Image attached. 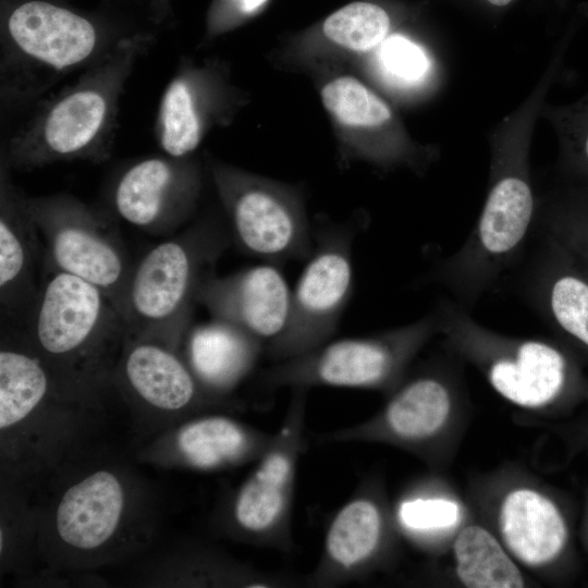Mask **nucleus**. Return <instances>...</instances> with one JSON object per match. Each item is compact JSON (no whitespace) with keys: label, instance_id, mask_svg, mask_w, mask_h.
<instances>
[{"label":"nucleus","instance_id":"20e7f679","mask_svg":"<svg viewBox=\"0 0 588 588\" xmlns=\"http://www.w3.org/2000/svg\"><path fill=\"white\" fill-rule=\"evenodd\" d=\"M117 44L108 45L89 20L71 10L40 0L24 2L11 12L5 25L1 95L14 103L36 100L69 74L97 62Z\"/></svg>","mask_w":588,"mask_h":588},{"label":"nucleus","instance_id":"c85d7f7f","mask_svg":"<svg viewBox=\"0 0 588 588\" xmlns=\"http://www.w3.org/2000/svg\"><path fill=\"white\" fill-rule=\"evenodd\" d=\"M458 513L457 504L450 500L416 497L399 504L396 517L406 531L422 535L455 524Z\"/></svg>","mask_w":588,"mask_h":588},{"label":"nucleus","instance_id":"aec40b11","mask_svg":"<svg viewBox=\"0 0 588 588\" xmlns=\"http://www.w3.org/2000/svg\"><path fill=\"white\" fill-rule=\"evenodd\" d=\"M499 519L506 547L525 565L548 564L565 546L567 529L561 512L536 490L511 491L502 502Z\"/></svg>","mask_w":588,"mask_h":588},{"label":"nucleus","instance_id":"7c9ffc66","mask_svg":"<svg viewBox=\"0 0 588 588\" xmlns=\"http://www.w3.org/2000/svg\"><path fill=\"white\" fill-rule=\"evenodd\" d=\"M268 0H221L209 23L211 36L230 29L241 19L256 13Z\"/></svg>","mask_w":588,"mask_h":588},{"label":"nucleus","instance_id":"cd10ccee","mask_svg":"<svg viewBox=\"0 0 588 588\" xmlns=\"http://www.w3.org/2000/svg\"><path fill=\"white\" fill-rule=\"evenodd\" d=\"M376 56L380 73L403 87L422 82L430 69L425 50L402 35L388 36L377 48Z\"/></svg>","mask_w":588,"mask_h":588},{"label":"nucleus","instance_id":"a211bd4d","mask_svg":"<svg viewBox=\"0 0 588 588\" xmlns=\"http://www.w3.org/2000/svg\"><path fill=\"white\" fill-rule=\"evenodd\" d=\"M319 94L348 155L379 166L407 161L404 152L382 137L394 125L391 108L365 83L350 74H333L322 81Z\"/></svg>","mask_w":588,"mask_h":588},{"label":"nucleus","instance_id":"f3484780","mask_svg":"<svg viewBox=\"0 0 588 588\" xmlns=\"http://www.w3.org/2000/svg\"><path fill=\"white\" fill-rule=\"evenodd\" d=\"M1 162L0 173V310L1 324L21 328L41 284L45 247L24 204V193Z\"/></svg>","mask_w":588,"mask_h":588},{"label":"nucleus","instance_id":"f257e3e1","mask_svg":"<svg viewBox=\"0 0 588 588\" xmlns=\"http://www.w3.org/2000/svg\"><path fill=\"white\" fill-rule=\"evenodd\" d=\"M151 38L121 39L75 82L45 98L12 133L1 162L30 171L57 162L100 163L112 152L121 97Z\"/></svg>","mask_w":588,"mask_h":588},{"label":"nucleus","instance_id":"393cba45","mask_svg":"<svg viewBox=\"0 0 588 588\" xmlns=\"http://www.w3.org/2000/svg\"><path fill=\"white\" fill-rule=\"evenodd\" d=\"M390 26V17L381 7L370 2H352L323 21L320 44L293 53V57L299 61H318L328 57L366 54L387 39Z\"/></svg>","mask_w":588,"mask_h":588},{"label":"nucleus","instance_id":"dca6fc26","mask_svg":"<svg viewBox=\"0 0 588 588\" xmlns=\"http://www.w3.org/2000/svg\"><path fill=\"white\" fill-rule=\"evenodd\" d=\"M452 400L446 379L437 372H421L401 382L378 415L320 434V439L333 443L388 441L422 449L442 430Z\"/></svg>","mask_w":588,"mask_h":588},{"label":"nucleus","instance_id":"ddd939ff","mask_svg":"<svg viewBox=\"0 0 588 588\" xmlns=\"http://www.w3.org/2000/svg\"><path fill=\"white\" fill-rule=\"evenodd\" d=\"M203 173L192 158L156 156L130 166L112 193V211L154 236H172L196 212Z\"/></svg>","mask_w":588,"mask_h":588},{"label":"nucleus","instance_id":"5701e85b","mask_svg":"<svg viewBox=\"0 0 588 588\" xmlns=\"http://www.w3.org/2000/svg\"><path fill=\"white\" fill-rule=\"evenodd\" d=\"M187 351L196 378L215 389L236 383L254 365L264 344L230 322L211 321L188 331Z\"/></svg>","mask_w":588,"mask_h":588},{"label":"nucleus","instance_id":"c756f323","mask_svg":"<svg viewBox=\"0 0 588 588\" xmlns=\"http://www.w3.org/2000/svg\"><path fill=\"white\" fill-rule=\"evenodd\" d=\"M561 125L568 152L588 169V96L561 113Z\"/></svg>","mask_w":588,"mask_h":588},{"label":"nucleus","instance_id":"6e6552de","mask_svg":"<svg viewBox=\"0 0 588 588\" xmlns=\"http://www.w3.org/2000/svg\"><path fill=\"white\" fill-rule=\"evenodd\" d=\"M208 168L240 248L275 265L308 260L314 233L299 189L212 157Z\"/></svg>","mask_w":588,"mask_h":588},{"label":"nucleus","instance_id":"39448f33","mask_svg":"<svg viewBox=\"0 0 588 588\" xmlns=\"http://www.w3.org/2000/svg\"><path fill=\"white\" fill-rule=\"evenodd\" d=\"M26 343L62 368L85 376L125 341V321L99 287L44 261L36 303L21 328Z\"/></svg>","mask_w":588,"mask_h":588},{"label":"nucleus","instance_id":"2eb2a0df","mask_svg":"<svg viewBox=\"0 0 588 588\" xmlns=\"http://www.w3.org/2000/svg\"><path fill=\"white\" fill-rule=\"evenodd\" d=\"M291 297L292 292L278 266L265 262L226 277L209 271L198 286L196 303L213 319L247 331L266 348L286 326Z\"/></svg>","mask_w":588,"mask_h":588},{"label":"nucleus","instance_id":"0eeeda50","mask_svg":"<svg viewBox=\"0 0 588 588\" xmlns=\"http://www.w3.org/2000/svg\"><path fill=\"white\" fill-rule=\"evenodd\" d=\"M24 204L41 235L44 261L99 287L123 316L133 265L115 213L66 193L24 194Z\"/></svg>","mask_w":588,"mask_h":588},{"label":"nucleus","instance_id":"f8f14e48","mask_svg":"<svg viewBox=\"0 0 588 588\" xmlns=\"http://www.w3.org/2000/svg\"><path fill=\"white\" fill-rule=\"evenodd\" d=\"M242 101L223 62L182 58L160 98L154 127L159 148L191 157L210 130L231 122Z\"/></svg>","mask_w":588,"mask_h":588},{"label":"nucleus","instance_id":"4be33fe9","mask_svg":"<svg viewBox=\"0 0 588 588\" xmlns=\"http://www.w3.org/2000/svg\"><path fill=\"white\" fill-rule=\"evenodd\" d=\"M123 360L127 384L148 404L168 411L189 405L198 395L196 376L159 342L131 340Z\"/></svg>","mask_w":588,"mask_h":588},{"label":"nucleus","instance_id":"2f4dec72","mask_svg":"<svg viewBox=\"0 0 588 588\" xmlns=\"http://www.w3.org/2000/svg\"><path fill=\"white\" fill-rule=\"evenodd\" d=\"M487 1L494 5L503 7V5L509 4L512 0H487Z\"/></svg>","mask_w":588,"mask_h":588},{"label":"nucleus","instance_id":"b1692460","mask_svg":"<svg viewBox=\"0 0 588 588\" xmlns=\"http://www.w3.org/2000/svg\"><path fill=\"white\" fill-rule=\"evenodd\" d=\"M272 433L244 426L223 416L204 417L185 425L177 446L185 461L198 469H217L258 460Z\"/></svg>","mask_w":588,"mask_h":588},{"label":"nucleus","instance_id":"7ed1b4c3","mask_svg":"<svg viewBox=\"0 0 588 588\" xmlns=\"http://www.w3.org/2000/svg\"><path fill=\"white\" fill-rule=\"evenodd\" d=\"M534 213L532 188L523 160L500 157L476 225L462 246L437 266L431 279L471 311L522 257Z\"/></svg>","mask_w":588,"mask_h":588},{"label":"nucleus","instance_id":"1a4fd4ad","mask_svg":"<svg viewBox=\"0 0 588 588\" xmlns=\"http://www.w3.org/2000/svg\"><path fill=\"white\" fill-rule=\"evenodd\" d=\"M436 311L439 332L480 366L492 388L509 402L524 408H541L563 393L569 368L556 346L542 340L495 333L453 299L441 302Z\"/></svg>","mask_w":588,"mask_h":588},{"label":"nucleus","instance_id":"9b49d317","mask_svg":"<svg viewBox=\"0 0 588 588\" xmlns=\"http://www.w3.org/2000/svg\"><path fill=\"white\" fill-rule=\"evenodd\" d=\"M313 233L314 250L292 292L286 326L266 347L277 362L329 342L352 296L354 225L316 224Z\"/></svg>","mask_w":588,"mask_h":588},{"label":"nucleus","instance_id":"412c9836","mask_svg":"<svg viewBox=\"0 0 588 588\" xmlns=\"http://www.w3.org/2000/svg\"><path fill=\"white\" fill-rule=\"evenodd\" d=\"M121 483L109 471H97L63 495L57 510L61 539L78 549H95L114 532L123 510Z\"/></svg>","mask_w":588,"mask_h":588},{"label":"nucleus","instance_id":"bb28decb","mask_svg":"<svg viewBox=\"0 0 588 588\" xmlns=\"http://www.w3.org/2000/svg\"><path fill=\"white\" fill-rule=\"evenodd\" d=\"M27 347L2 345L0 351V428L7 429L35 409L47 395L50 377Z\"/></svg>","mask_w":588,"mask_h":588},{"label":"nucleus","instance_id":"f03ea898","mask_svg":"<svg viewBox=\"0 0 588 588\" xmlns=\"http://www.w3.org/2000/svg\"><path fill=\"white\" fill-rule=\"evenodd\" d=\"M230 242L226 228L208 216L151 247L133 265L127 283L125 339L177 343L189 329L201 280Z\"/></svg>","mask_w":588,"mask_h":588},{"label":"nucleus","instance_id":"4468645a","mask_svg":"<svg viewBox=\"0 0 588 588\" xmlns=\"http://www.w3.org/2000/svg\"><path fill=\"white\" fill-rule=\"evenodd\" d=\"M389 543L384 502L375 483L364 481L330 519L319 559L303 584L328 588L364 579L383 562Z\"/></svg>","mask_w":588,"mask_h":588},{"label":"nucleus","instance_id":"6ab92c4d","mask_svg":"<svg viewBox=\"0 0 588 588\" xmlns=\"http://www.w3.org/2000/svg\"><path fill=\"white\" fill-rule=\"evenodd\" d=\"M519 287L539 317L588 347V282L560 265L548 234L523 270Z\"/></svg>","mask_w":588,"mask_h":588},{"label":"nucleus","instance_id":"a878e982","mask_svg":"<svg viewBox=\"0 0 588 588\" xmlns=\"http://www.w3.org/2000/svg\"><path fill=\"white\" fill-rule=\"evenodd\" d=\"M456 574L469 588H518L520 571L500 542L485 528L470 525L454 541Z\"/></svg>","mask_w":588,"mask_h":588},{"label":"nucleus","instance_id":"9d476101","mask_svg":"<svg viewBox=\"0 0 588 588\" xmlns=\"http://www.w3.org/2000/svg\"><path fill=\"white\" fill-rule=\"evenodd\" d=\"M278 430L238 488L231 519L238 535L269 549L293 547V509L299 460L306 445L307 389H292Z\"/></svg>","mask_w":588,"mask_h":588},{"label":"nucleus","instance_id":"423d86ee","mask_svg":"<svg viewBox=\"0 0 588 588\" xmlns=\"http://www.w3.org/2000/svg\"><path fill=\"white\" fill-rule=\"evenodd\" d=\"M439 332L437 311L364 338L343 339L278 362L261 376L267 389L343 387L392 392L418 351Z\"/></svg>","mask_w":588,"mask_h":588}]
</instances>
